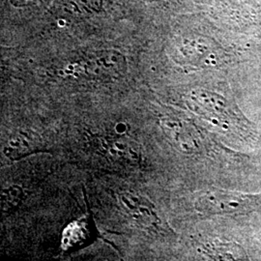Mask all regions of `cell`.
<instances>
[{"instance_id": "3", "label": "cell", "mask_w": 261, "mask_h": 261, "mask_svg": "<svg viewBox=\"0 0 261 261\" xmlns=\"http://www.w3.org/2000/svg\"><path fill=\"white\" fill-rule=\"evenodd\" d=\"M119 201L126 213L141 226L150 230L158 229L162 226V222L154 206L145 198L125 193L119 196Z\"/></svg>"}, {"instance_id": "8", "label": "cell", "mask_w": 261, "mask_h": 261, "mask_svg": "<svg viewBox=\"0 0 261 261\" xmlns=\"http://www.w3.org/2000/svg\"><path fill=\"white\" fill-rule=\"evenodd\" d=\"M23 196L21 188L16 185L8 187L2 191L1 203L4 211H9L19 204Z\"/></svg>"}, {"instance_id": "1", "label": "cell", "mask_w": 261, "mask_h": 261, "mask_svg": "<svg viewBox=\"0 0 261 261\" xmlns=\"http://www.w3.org/2000/svg\"><path fill=\"white\" fill-rule=\"evenodd\" d=\"M255 202L254 196L212 190L199 196L196 201V208L204 214H240L252 209Z\"/></svg>"}, {"instance_id": "2", "label": "cell", "mask_w": 261, "mask_h": 261, "mask_svg": "<svg viewBox=\"0 0 261 261\" xmlns=\"http://www.w3.org/2000/svg\"><path fill=\"white\" fill-rule=\"evenodd\" d=\"M127 68L126 59L115 50H100L90 56L86 63V72L101 79L118 77L125 73Z\"/></svg>"}, {"instance_id": "4", "label": "cell", "mask_w": 261, "mask_h": 261, "mask_svg": "<svg viewBox=\"0 0 261 261\" xmlns=\"http://www.w3.org/2000/svg\"><path fill=\"white\" fill-rule=\"evenodd\" d=\"M161 127L166 137L178 149L187 153H192L198 148L193 133L184 123L167 119L161 122Z\"/></svg>"}, {"instance_id": "6", "label": "cell", "mask_w": 261, "mask_h": 261, "mask_svg": "<svg viewBox=\"0 0 261 261\" xmlns=\"http://www.w3.org/2000/svg\"><path fill=\"white\" fill-rule=\"evenodd\" d=\"M107 149L112 157L126 161L138 162L140 160V151L139 145L134 140L127 138L112 139L107 142Z\"/></svg>"}, {"instance_id": "7", "label": "cell", "mask_w": 261, "mask_h": 261, "mask_svg": "<svg viewBox=\"0 0 261 261\" xmlns=\"http://www.w3.org/2000/svg\"><path fill=\"white\" fill-rule=\"evenodd\" d=\"M190 99L195 103L196 109H200L201 111L215 114H221L224 112L225 106L224 99L217 94L202 89H196L190 94Z\"/></svg>"}, {"instance_id": "11", "label": "cell", "mask_w": 261, "mask_h": 261, "mask_svg": "<svg viewBox=\"0 0 261 261\" xmlns=\"http://www.w3.org/2000/svg\"><path fill=\"white\" fill-rule=\"evenodd\" d=\"M145 1H152V0H145Z\"/></svg>"}, {"instance_id": "10", "label": "cell", "mask_w": 261, "mask_h": 261, "mask_svg": "<svg viewBox=\"0 0 261 261\" xmlns=\"http://www.w3.org/2000/svg\"><path fill=\"white\" fill-rule=\"evenodd\" d=\"M36 1L37 0H11V3L16 6H28L34 4Z\"/></svg>"}, {"instance_id": "5", "label": "cell", "mask_w": 261, "mask_h": 261, "mask_svg": "<svg viewBox=\"0 0 261 261\" xmlns=\"http://www.w3.org/2000/svg\"><path fill=\"white\" fill-rule=\"evenodd\" d=\"M41 150V141L35 136L28 133H20L9 140L3 152L9 159L19 160Z\"/></svg>"}, {"instance_id": "9", "label": "cell", "mask_w": 261, "mask_h": 261, "mask_svg": "<svg viewBox=\"0 0 261 261\" xmlns=\"http://www.w3.org/2000/svg\"><path fill=\"white\" fill-rule=\"evenodd\" d=\"M66 8L74 13H90L101 7V0H64Z\"/></svg>"}]
</instances>
